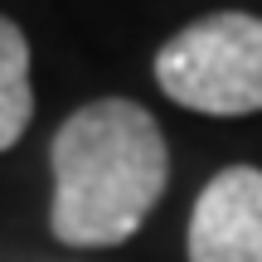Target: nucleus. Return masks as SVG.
I'll return each instance as SVG.
<instances>
[{
    "label": "nucleus",
    "mask_w": 262,
    "mask_h": 262,
    "mask_svg": "<svg viewBox=\"0 0 262 262\" xmlns=\"http://www.w3.org/2000/svg\"><path fill=\"white\" fill-rule=\"evenodd\" d=\"M49 165H54L49 228L68 248L126 243L170 180V156L156 117L126 97L78 107L49 146Z\"/></svg>",
    "instance_id": "f257e3e1"
},
{
    "label": "nucleus",
    "mask_w": 262,
    "mask_h": 262,
    "mask_svg": "<svg viewBox=\"0 0 262 262\" xmlns=\"http://www.w3.org/2000/svg\"><path fill=\"white\" fill-rule=\"evenodd\" d=\"M156 83L170 102L204 117L262 112V19L243 10L194 19L156 54Z\"/></svg>",
    "instance_id": "f03ea898"
},
{
    "label": "nucleus",
    "mask_w": 262,
    "mask_h": 262,
    "mask_svg": "<svg viewBox=\"0 0 262 262\" xmlns=\"http://www.w3.org/2000/svg\"><path fill=\"white\" fill-rule=\"evenodd\" d=\"M189 262H262V170L228 165L204 185L185 238Z\"/></svg>",
    "instance_id": "7ed1b4c3"
},
{
    "label": "nucleus",
    "mask_w": 262,
    "mask_h": 262,
    "mask_svg": "<svg viewBox=\"0 0 262 262\" xmlns=\"http://www.w3.org/2000/svg\"><path fill=\"white\" fill-rule=\"evenodd\" d=\"M34 117V88H29V44L15 19L0 15V150L25 136Z\"/></svg>",
    "instance_id": "20e7f679"
}]
</instances>
